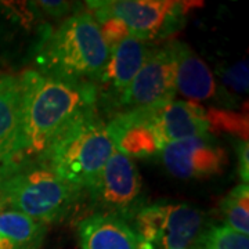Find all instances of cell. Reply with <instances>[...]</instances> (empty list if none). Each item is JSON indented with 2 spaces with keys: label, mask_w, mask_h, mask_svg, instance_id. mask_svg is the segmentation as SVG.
<instances>
[{
  "label": "cell",
  "mask_w": 249,
  "mask_h": 249,
  "mask_svg": "<svg viewBox=\"0 0 249 249\" xmlns=\"http://www.w3.org/2000/svg\"><path fill=\"white\" fill-rule=\"evenodd\" d=\"M97 24L101 25L100 32H101V36H103V39H104V42L107 45L108 50L114 49L118 43H121L127 36H130L127 27L118 18H106V19L100 21Z\"/></svg>",
  "instance_id": "ffe728a7"
},
{
  "label": "cell",
  "mask_w": 249,
  "mask_h": 249,
  "mask_svg": "<svg viewBox=\"0 0 249 249\" xmlns=\"http://www.w3.org/2000/svg\"><path fill=\"white\" fill-rule=\"evenodd\" d=\"M82 249H142L134 230L112 216L91 213L78 224Z\"/></svg>",
  "instance_id": "9a60e30c"
},
{
  "label": "cell",
  "mask_w": 249,
  "mask_h": 249,
  "mask_svg": "<svg viewBox=\"0 0 249 249\" xmlns=\"http://www.w3.org/2000/svg\"><path fill=\"white\" fill-rule=\"evenodd\" d=\"M176 94V61L169 43L151 47L145 61L127 88L119 111L162 108Z\"/></svg>",
  "instance_id": "ba28073f"
},
{
  "label": "cell",
  "mask_w": 249,
  "mask_h": 249,
  "mask_svg": "<svg viewBox=\"0 0 249 249\" xmlns=\"http://www.w3.org/2000/svg\"><path fill=\"white\" fill-rule=\"evenodd\" d=\"M36 7L43 18H58L70 17L72 13L76 11L75 3L70 1H35Z\"/></svg>",
  "instance_id": "7402d4cb"
},
{
  "label": "cell",
  "mask_w": 249,
  "mask_h": 249,
  "mask_svg": "<svg viewBox=\"0 0 249 249\" xmlns=\"http://www.w3.org/2000/svg\"><path fill=\"white\" fill-rule=\"evenodd\" d=\"M24 162L28 160L21 83L16 75L0 72V180Z\"/></svg>",
  "instance_id": "8fae6325"
},
{
  "label": "cell",
  "mask_w": 249,
  "mask_h": 249,
  "mask_svg": "<svg viewBox=\"0 0 249 249\" xmlns=\"http://www.w3.org/2000/svg\"><path fill=\"white\" fill-rule=\"evenodd\" d=\"M83 191L65 183L43 160H28L0 180V209L16 211L37 222L67 219Z\"/></svg>",
  "instance_id": "3957f363"
},
{
  "label": "cell",
  "mask_w": 249,
  "mask_h": 249,
  "mask_svg": "<svg viewBox=\"0 0 249 249\" xmlns=\"http://www.w3.org/2000/svg\"><path fill=\"white\" fill-rule=\"evenodd\" d=\"M155 109H129L111 118L107 130L116 151L130 160L160 154L165 144L155 124Z\"/></svg>",
  "instance_id": "7c38bea8"
},
{
  "label": "cell",
  "mask_w": 249,
  "mask_h": 249,
  "mask_svg": "<svg viewBox=\"0 0 249 249\" xmlns=\"http://www.w3.org/2000/svg\"><path fill=\"white\" fill-rule=\"evenodd\" d=\"M100 25L89 11H75L52 31L34 61L36 71L53 79L96 85L108 61Z\"/></svg>",
  "instance_id": "7a4b0ae2"
},
{
  "label": "cell",
  "mask_w": 249,
  "mask_h": 249,
  "mask_svg": "<svg viewBox=\"0 0 249 249\" xmlns=\"http://www.w3.org/2000/svg\"><path fill=\"white\" fill-rule=\"evenodd\" d=\"M238 166H240V176L244 184H248L249 176V145L248 142H238Z\"/></svg>",
  "instance_id": "603a6c76"
},
{
  "label": "cell",
  "mask_w": 249,
  "mask_h": 249,
  "mask_svg": "<svg viewBox=\"0 0 249 249\" xmlns=\"http://www.w3.org/2000/svg\"><path fill=\"white\" fill-rule=\"evenodd\" d=\"M18 78L27 160H40L62 130L82 115L98 109L97 88L93 83L53 79L36 70H27Z\"/></svg>",
  "instance_id": "6da1fadb"
},
{
  "label": "cell",
  "mask_w": 249,
  "mask_h": 249,
  "mask_svg": "<svg viewBox=\"0 0 249 249\" xmlns=\"http://www.w3.org/2000/svg\"><path fill=\"white\" fill-rule=\"evenodd\" d=\"M93 213L112 216L127 224L147 205L142 178L133 160L112 151L94 183L85 190Z\"/></svg>",
  "instance_id": "5b68a950"
},
{
  "label": "cell",
  "mask_w": 249,
  "mask_h": 249,
  "mask_svg": "<svg viewBox=\"0 0 249 249\" xmlns=\"http://www.w3.org/2000/svg\"><path fill=\"white\" fill-rule=\"evenodd\" d=\"M114 150L107 124L96 109L62 130L37 160H43L65 183L85 191L94 183Z\"/></svg>",
  "instance_id": "277c9868"
},
{
  "label": "cell",
  "mask_w": 249,
  "mask_h": 249,
  "mask_svg": "<svg viewBox=\"0 0 249 249\" xmlns=\"http://www.w3.org/2000/svg\"><path fill=\"white\" fill-rule=\"evenodd\" d=\"M202 222V212L194 206L162 201L145 205L132 223L142 249H187Z\"/></svg>",
  "instance_id": "52a82bcc"
},
{
  "label": "cell",
  "mask_w": 249,
  "mask_h": 249,
  "mask_svg": "<svg viewBox=\"0 0 249 249\" xmlns=\"http://www.w3.org/2000/svg\"><path fill=\"white\" fill-rule=\"evenodd\" d=\"M86 7L97 22L109 17L118 18L130 35L147 43L169 37L186 22V6L180 1L107 0L86 1Z\"/></svg>",
  "instance_id": "8992f818"
},
{
  "label": "cell",
  "mask_w": 249,
  "mask_h": 249,
  "mask_svg": "<svg viewBox=\"0 0 249 249\" xmlns=\"http://www.w3.org/2000/svg\"><path fill=\"white\" fill-rule=\"evenodd\" d=\"M223 82L235 93L248 91V62L241 61L220 72Z\"/></svg>",
  "instance_id": "44dd1931"
},
{
  "label": "cell",
  "mask_w": 249,
  "mask_h": 249,
  "mask_svg": "<svg viewBox=\"0 0 249 249\" xmlns=\"http://www.w3.org/2000/svg\"><path fill=\"white\" fill-rule=\"evenodd\" d=\"M209 129L213 126L223 132H229L234 136H240L242 142H248V118L223 109H209L206 114Z\"/></svg>",
  "instance_id": "d6986e66"
},
{
  "label": "cell",
  "mask_w": 249,
  "mask_h": 249,
  "mask_svg": "<svg viewBox=\"0 0 249 249\" xmlns=\"http://www.w3.org/2000/svg\"><path fill=\"white\" fill-rule=\"evenodd\" d=\"M150 50L151 46L147 42L132 35L109 50L107 65L96 83L97 108L104 107L108 111H119V104L126 90L140 71Z\"/></svg>",
  "instance_id": "30bf717a"
},
{
  "label": "cell",
  "mask_w": 249,
  "mask_h": 249,
  "mask_svg": "<svg viewBox=\"0 0 249 249\" xmlns=\"http://www.w3.org/2000/svg\"><path fill=\"white\" fill-rule=\"evenodd\" d=\"M155 124L163 144L211 134L206 112L191 101H172L155 109Z\"/></svg>",
  "instance_id": "4fadbf2b"
},
{
  "label": "cell",
  "mask_w": 249,
  "mask_h": 249,
  "mask_svg": "<svg viewBox=\"0 0 249 249\" xmlns=\"http://www.w3.org/2000/svg\"><path fill=\"white\" fill-rule=\"evenodd\" d=\"M46 231L45 223L16 211L0 209V249H40Z\"/></svg>",
  "instance_id": "2e32d148"
},
{
  "label": "cell",
  "mask_w": 249,
  "mask_h": 249,
  "mask_svg": "<svg viewBox=\"0 0 249 249\" xmlns=\"http://www.w3.org/2000/svg\"><path fill=\"white\" fill-rule=\"evenodd\" d=\"M222 214L234 231L248 235L249 232V187L241 183L232 188L220 204Z\"/></svg>",
  "instance_id": "e0dca14e"
},
{
  "label": "cell",
  "mask_w": 249,
  "mask_h": 249,
  "mask_svg": "<svg viewBox=\"0 0 249 249\" xmlns=\"http://www.w3.org/2000/svg\"><path fill=\"white\" fill-rule=\"evenodd\" d=\"M176 61V90L191 103L216 96V82L208 65L183 42H169Z\"/></svg>",
  "instance_id": "5bb4252c"
},
{
  "label": "cell",
  "mask_w": 249,
  "mask_h": 249,
  "mask_svg": "<svg viewBox=\"0 0 249 249\" xmlns=\"http://www.w3.org/2000/svg\"><path fill=\"white\" fill-rule=\"evenodd\" d=\"M160 157L170 175L183 180L220 175L227 165V154L211 134L169 142Z\"/></svg>",
  "instance_id": "9c48e42d"
},
{
  "label": "cell",
  "mask_w": 249,
  "mask_h": 249,
  "mask_svg": "<svg viewBox=\"0 0 249 249\" xmlns=\"http://www.w3.org/2000/svg\"><path fill=\"white\" fill-rule=\"evenodd\" d=\"M201 249H249V238L226 224L212 226L201 237Z\"/></svg>",
  "instance_id": "ac0fdd59"
}]
</instances>
